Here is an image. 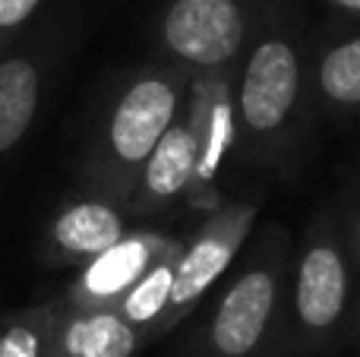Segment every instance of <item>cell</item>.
<instances>
[{
  "instance_id": "cell-1",
  "label": "cell",
  "mask_w": 360,
  "mask_h": 357,
  "mask_svg": "<svg viewBox=\"0 0 360 357\" xmlns=\"http://www.w3.org/2000/svg\"><path fill=\"white\" fill-rule=\"evenodd\" d=\"M313 44L294 0H266L234 70L237 149L253 164L278 168L307 124Z\"/></svg>"
},
{
  "instance_id": "cell-2",
  "label": "cell",
  "mask_w": 360,
  "mask_h": 357,
  "mask_svg": "<svg viewBox=\"0 0 360 357\" xmlns=\"http://www.w3.org/2000/svg\"><path fill=\"white\" fill-rule=\"evenodd\" d=\"M190 86L193 73L177 63L149 60L133 67L117 82L89 133L79 162L82 190L127 209L143 164L184 114Z\"/></svg>"
},
{
  "instance_id": "cell-3",
  "label": "cell",
  "mask_w": 360,
  "mask_h": 357,
  "mask_svg": "<svg viewBox=\"0 0 360 357\" xmlns=\"http://www.w3.org/2000/svg\"><path fill=\"white\" fill-rule=\"evenodd\" d=\"M247 263L221 291L202 329L193 335L190 357H272L281 339L291 285L294 244L281 225H266L247 244Z\"/></svg>"
},
{
  "instance_id": "cell-4",
  "label": "cell",
  "mask_w": 360,
  "mask_h": 357,
  "mask_svg": "<svg viewBox=\"0 0 360 357\" xmlns=\"http://www.w3.org/2000/svg\"><path fill=\"white\" fill-rule=\"evenodd\" d=\"M354 304V259L345 240V221L335 212H323L294 250L285 326L272 357L329 351L348 332Z\"/></svg>"
},
{
  "instance_id": "cell-5",
  "label": "cell",
  "mask_w": 360,
  "mask_h": 357,
  "mask_svg": "<svg viewBox=\"0 0 360 357\" xmlns=\"http://www.w3.org/2000/svg\"><path fill=\"white\" fill-rule=\"evenodd\" d=\"M266 0H155L149 35L155 60L190 73L237 70Z\"/></svg>"
},
{
  "instance_id": "cell-6",
  "label": "cell",
  "mask_w": 360,
  "mask_h": 357,
  "mask_svg": "<svg viewBox=\"0 0 360 357\" xmlns=\"http://www.w3.org/2000/svg\"><path fill=\"white\" fill-rule=\"evenodd\" d=\"M73 32L76 6L70 0H57L0 54V164L35 126Z\"/></svg>"
},
{
  "instance_id": "cell-7",
  "label": "cell",
  "mask_w": 360,
  "mask_h": 357,
  "mask_svg": "<svg viewBox=\"0 0 360 357\" xmlns=\"http://www.w3.org/2000/svg\"><path fill=\"white\" fill-rule=\"evenodd\" d=\"M262 202L256 196H243L218 212H212L202 225L196 228L190 240H184V250L174 266V285H171V301L165 310L162 323L155 329V339L177 329L193 310L199 307L205 294L218 285V278L237 263L247 244L256 234Z\"/></svg>"
},
{
  "instance_id": "cell-8",
  "label": "cell",
  "mask_w": 360,
  "mask_h": 357,
  "mask_svg": "<svg viewBox=\"0 0 360 357\" xmlns=\"http://www.w3.org/2000/svg\"><path fill=\"white\" fill-rule=\"evenodd\" d=\"M184 250V240L155 228H133L114 250L76 272L57 304L67 310H114L133 285L165 257Z\"/></svg>"
},
{
  "instance_id": "cell-9",
  "label": "cell",
  "mask_w": 360,
  "mask_h": 357,
  "mask_svg": "<svg viewBox=\"0 0 360 357\" xmlns=\"http://www.w3.org/2000/svg\"><path fill=\"white\" fill-rule=\"evenodd\" d=\"M133 231V221L120 202L82 190L48 219L41 234V257L51 266L82 269L105 257Z\"/></svg>"
},
{
  "instance_id": "cell-10",
  "label": "cell",
  "mask_w": 360,
  "mask_h": 357,
  "mask_svg": "<svg viewBox=\"0 0 360 357\" xmlns=\"http://www.w3.org/2000/svg\"><path fill=\"white\" fill-rule=\"evenodd\" d=\"M199 158H202L199 124L186 105L180 120L165 133V139L139 171L136 187L127 200L130 221H152L177 209L199 177Z\"/></svg>"
},
{
  "instance_id": "cell-11",
  "label": "cell",
  "mask_w": 360,
  "mask_h": 357,
  "mask_svg": "<svg viewBox=\"0 0 360 357\" xmlns=\"http://www.w3.org/2000/svg\"><path fill=\"white\" fill-rule=\"evenodd\" d=\"M310 89L326 114H360V22L345 19L313 44Z\"/></svg>"
},
{
  "instance_id": "cell-12",
  "label": "cell",
  "mask_w": 360,
  "mask_h": 357,
  "mask_svg": "<svg viewBox=\"0 0 360 357\" xmlns=\"http://www.w3.org/2000/svg\"><path fill=\"white\" fill-rule=\"evenodd\" d=\"M146 339L114 310L60 307L54 357H139Z\"/></svg>"
},
{
  "instance_id": "cell-13",
  "label": "cell",
  "mask_w": 360,
  "mask_h": 357,
  "mask_svg": "<svg viewBox=\"0 0 360 357\" xmlns=\"http://www.w3.org/2000/svg\"><path fill=\"white\" fill-rule=\"evenodd\" d=\"M60 304H32L0 316V357H54Z\"/></svg>"
},
{
  "instance_id": "cell-14",
  "label": "cell",
  "mask_w": 360,
  "mask_h": 357,
  "mask_svg": "<svg viewBox=\"0 0 360 357\" xmlns=\"http://www.w3.org/2000/svg\"><path fill=\"white\" fill-rule=\"evenodd\" d=\"M177 257L180 253H171V257H165L162 263H155L136 285H133L130 294L114 307V313H120L130 326L139 329V335L146 339V345L155 339V329H158V323H162L165 310H168Z\"/></svg>"
},
{
  "instance_id": "cell-15",
  "label": "cell",
  "mask_w": 360,
  "mask_h": 357,
  "mask_svg": "<svg viewBox=\"0 0 360 357\" xmlns=\"http://www.w3.org/2000/svg\"><path fill=\"white\" fill-rule=\"evenodd\" d=\"M54 0H0V54L41 16Z\"/></svg>"
},
{
  "instance_id": "cell-16",
  "label": "cell",
  "mask_w": 360,
  "mask_h": 357,
  "mask_svg": "<svg viewBox=\"0 0 360 357\" xmlns=\"http://www.w3.org/2000/svg\"><path fill=\"white\" fill-rule=\"evenodd\" d=\"M345 240H348V250H351V259H354V269L360 272V209L354 212V219L345 225Z\"/></svg>"
},
{
  "instance_id": "cell-17",
  "label": "cell",
  "mask_w": 360,
  "mask_h": 357,
  "mask_svg": "<svg viewBox=\"0 0 360 357\" xmlns=\"http://www.w3.org/2000/svg\"><path fill=\"white\" fill-rule=\"evenodd\" d=\"M335 13H342L348 22H360V0H326Z\"/></svg>"
},
{
  "instance_id": "cell-18",
  "label": "cell",
  "mask_w": 360,
  "mask_h": 357,
  "mask_svg": "<svg viewBox=\"0 0 360 357\" xmlns=\"http://www.w3.org/2000/svg\"><path fill=\"white\" fill-rule=\"evenodd\" d=\"M348 332L354 335V339H360V301L354 304V313H351V326H348Z\"/></svg>"
}]
</instances>
